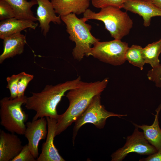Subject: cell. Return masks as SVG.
Returning a JSON list of instances; mask_svg holds the SVG:
<instances>
[{
    "instance_id": "12",
    "label": "cell",
    "mask_w": 161,
    "mask_h": 161,
    "mask_svg": "<svg viewBox=\"0 0 161 161\" xmlns=\"http://www.w3.org/2000/svg\"><path fill=\"white\" fill-rule=\"evenodd\" d=\"M22 142L14 133L0 131V161H11L22 149Z\"/></svg>"
},
{
    "instance_id": "16",
    "label": "cell",
    "mask_w": 161,
    "mask_h": 161,
    "mask_svg": "<svg viewBox=\"0 0 161 161\" xmlns=\"http://www.w3.org/2000/svg\"><path fill=\"white\" fill-rule=\"evenodd\" d=\"M38 23L26 19H18L15 18L5 19L0 22V38H4L21 32L27 28L35 30Z\"/></svg>"
},
{
    "instance_id": "26",
    "label": "cell",
    "mask_w": 161,
    "mask_h": 161,
    "mask_svg": "<svg viewBox=\"0 0 161 161\" xmlns=\"http://www.w3.org/2000/svg\"><path fill=\"white\" fill-rule=\"evenodd\" d=\"M147 76L148 79L154 82L157 87H161V67L155 70H150L148 71Z\"/></svg>"
},
{
    "instance_id": "11",
    "label": "cell",
    "mask_w": 161,
    "mask_h": 161,
    "mask_svg": "<svg viewBox=\"0 0 161 161\" xmlns=\"http://www.w3.org/2000/svg\"><path fill=\"white\" fill-rule=\"evenodd\" d=\"M123 8L142 16L144 26H149L152 17L161 16V9L150 0H127L124 4Z\"/></svg>"
},
{
    "instance_id": "2",
    "label": "cell",
    "mask_w": 161,
    "mask_h": 161,
    "mask_svg": "<svg viewBox=\"0 0 161 161\" xmlns=\"http://www.w3.org/2000/svg\"><path fill=\"white\" fill-rule=\"evenodd\" d=\"M81 80V77L52 85H47L39 92H32L27 97L25 106L27 110L36 112L33 120L49 117L57 119L59 115L57 107L65 93L76 87Z\"/></svg>"
},
{
    "instance_id": "8",
    "label": "cell",
    "mask_w": 161,
    "mask_h": 161,
    "mask_svg": "<svg viewBox=\"0 0 161 161\" xmlns=\"http://www.w3.org/2000/svg\"><path fill=\"white\" fill-rule=\"evenodd\" d=\"M135 128L132 134L127 136L126 142L111 155L112 161H122L128 154L135 153L141 155H149L157 151L150 144L145 138L143 132L134 126Z\"/></svg>"
},
{
    "instance_id": "20",
    "label": "cell",
    "mask_w": 161,
    "mask_h": 161,
    "mask_svg": "<svg viewBox=\"0 0 161 161\" xmlns=\"http://www.w3.org/2000/svg\"><path fill=\"white\" fill-rule=\"evenodd\" d=\"M143 48L140 46L133 45L127 49L125 55L126 61L142 70L145 62L142 53Z\"/></svg>"
},
{
    "instance_id": "14",
    "label": "cell",
    "mask_w": 161,
    "mask_h": 161,
    "mask_svg": "<svg viewBox=\"0 0 161 161\" xmlns=\"http://www.w3.org/2000/svg\"><path fill=\"white\" fill-rule=\"evenodd\" d=\"M3 51L0 55V64L6 59L23 53L26 44L25 35L18 32L4 38L3 39Z\"/></svg>"
},
{
    "instance_id": "17",
    "label": "cell",
    "mask_w": 161,
    "mask_h": 161,
    "mask_svg": "<svg viewBox=\"0 0 161 161\" xmlns=\"http://www.w3.org/2000/svg\"><path fill=\"white\" fill-rule=\"evenodd\" d=\"M161 110V104L155 110L156 114L154 115V120L153 123L150 126L145 124L138 125L132 123L134 126L143 130L146 139L157 151L161 150V129L159 122V115Z\"/></svg>"
},
{
    "instance_id": "25",
    "label": "cell",
    "mask_w": 161,
    "mask_h": 161,
    "mask_svg": "<svg viewBox=\"0 0 161 161\" xmlns=\"http://www.w3.org/2000/svg\"><path fill=\"white\" fill-rule=\"evenodd\" d=\"M36 159L33 156L29 148L28 144L23 146L19 154L11 161H35Z\"/></svg>"
},
{
    "instance_id": "28",
    "label": "cell",
    "mask_w": 161,
    "mask_h": 161,
    "mask_svg": "<svg viewBox=\"0 0 161 161\" xmlns=\"http://www.w3.org/2000/svg\"><path fill=\"white\" fill-rule=\"evenodd\" d=\"M157 7L161 9V0H150Z\"/></svg>"
},
{
    "instance_id": "23",
    "label": "cell",
    "mask_w": 161,
    "mask_h": 161,
    "mask_svg": "<svg viewBox=\"0 0 161 161\" xmlns=\"http://www.w3.org/2000/svg\"><path fill=\"white\" fill-rule=\"evenodd\" d=\"M13 10L11 6L4 0H0V20L15 18Z\"/></svg>"
},
{
    "instance_id": "7",
    "label": "cell",
    "mask_w": 161,
    "mask_h": 161,
    "mask_svg": "<svg viewBox=\"0 0 161 161\" xmlns=\"http://www.w3.org/2000/svg\"><path fill=\"white\" fill-rule=\"evenodd\" d=\"M129 47L127 43L121 40L99 41L92 47L91 56L102 62L119 66L126 61L125 55Z\"/></svg>"
},
{
    "instance_id": "3",
    "label": "cell",
    "mask_w": 161,
    "mask_h": 161,
    "mask_svg": "<svg viewBox=\"0 0 161 161\" xmlns=\"http://www.w3.org/2000/svg\"><path fill=\"white\" fill-rule=\"evenodd\" d=\"M61 18L66 25L69 39L75 44L72 51L74 58L80 61L85 56H91L92 45L93 46L100 40L91 34V26L73 13L61 16Z\"/></svg>"
},
{
    "instance_id": "6",
    "label": "cell",
    "mask_w": 161,
    "mask_h": 161,
    "mask_svg": "<svg viewBox=\"0 0 161 161\" xmlns=\"http://www.w3.org/2000/svg\"><path fill=\"white\" fill-rule=\"evenodd\" d=\"M101 95H97L93 98L86 109L75 121L73 130V143L78 131L84 125L91 123L97 128L101 129L104 127L108 117H116L121 118L127 115L126 114H116L106 110L104 106L101 104Z\"/></svg>"
},
{
    "instance_id": "24",
    "label": "cell",
    "mask_w": 161,
    "mask_h": 161,
    "mask_svg": "<svg viewBox=\"0 0 161 161\" xmlns=\"http://www.w3.org/2000/svg\"><path fill=\"white\" fill-rule=\"evenodd\" d=\"M34 76L24 72L18 83V97L24 95L25 91L28 84L33 78Z\"/></svg>"
},
{
    "instance_id": "27",
    "label": "cell",
    "mask_w": 161,
    "mask_h": 161,
    "mask_svg": "<svg viewBox=\"0 0 161 161\" xmlns=\"http://www.w3.org/2000/svg\"><path fill=\"white\" fill-rule=\"evenodd\" d=\"M140 161H161V150L148 155L145 158L140 159Z\"/></svg>"
},
{
    "instance_id": "4",
    "label": "cell",
    "mask_w": 161,
    "mask_h": 161,
    "mask_svg": "<svg viewBox=\"0 0 161 161\" xmlns=\"http://www.w3.org/2000/svg\"><path fill=\"white\" fill-rule=\"evenodd\" d=\"M114 6H108L101 9L98 13L88 9L83 13L82 19L86 22L89 19L102 21L105 29L115 39H121L128 35L132 27L133 22L126 12Z\"/></svg>"
},
{
    "instance_id": "1",
    "label": "cell",
    "mask_w": 161,
    "mask_h": 161,
    "mask_svg": "<svg viewBox=\"0 0 161 161\" xmlns=\"http://www.w3.org/2000/svg\"><path fill=\"white\" fill-rule=\"evenodd\" d=\"M109 78L101 81L86 82L80 80L77 86L69 91L66 96L69 105L57 119L55 136L60 134L75 122L89 106L93 98L101 94L107 86Z\"/></svg>"
},
{
    "instance_id": "13",
    "label": "cell",
    "mask_w": 161,
    "mask_h": 161,
    "mask_svg": "<svg viewBox=\"0 0 161 161\" xmlns=\"http://www.w3.org/2000/svg\"><path fill=\"white\" fill-rule=\"evenodd\" d=\"M38 5L36 11V18L39 23V27L43 35L46 37L49 32V24L61 23V16H57L51 1L49 0H36Z\"/></svg>"
},
{
    "instance_id": "5",
    "label": "cell",
    "mask_w": 161,
    "mask_h": 161,
    "mask_svg": "<svg viewBox=\"0 0 161 161\" xmlns=\"http://www.w3.org/2000/svg\"><path fill=\"white\" fill-rule=\"evenodd\" d=\"M27 97L24 95L11 99L6 97L0 101V124L10 133L24 134L28 115L21 106L25 103Z\"/></svg>"
},
{
    "instance_id": "22",
    "label": "cell",
    "mask_w": 161,
    "mask_h": 161,
    "mask_svg": "<svg viewBox=\"0 0 161 161\" xmlns=\"http://www.w3.org/2000/svg\"><path fill=\"white\" fill-rule=\"evenodd\" d=\"M127 0H90L94 7L102 8L108 6H114L120 9L123 8L125 3Z\"/></svg>"
},
{
    "instance_id": "21",
    "label": "cell",
    "mask_w": 161,
    "mask_h": 161,
    "mask_svg": "<svg viewBox=\"0 0 161 161\" xmlns=\"http://www.w3.org/2000/svg\"><path fill=\"white\" fill-rule=\"evenodd\" d=\"M23 73L24 72H22L16 75H13L6 78L7 83L6 88L10 90V97L11 99H14L18 97V83Z\"/></svg>"
},
{
    "instance_id": "18",
    "label": "cell",
    "mask_w": 161,
    "mask_h": 161,
    "mask_svg": "<svg viewBox=\"0 0 161 161\" xmlns=\"http://www.w3.org/2000/svg\"><path fill=\"white\" fill-rule=\"evenodd\" d=\"M12 7L14 12L15 18L33 21H37L31 10L32 7L38 4L36 0L27 1L26 0H4Z\"/></svg>"
},
{
    "instance_id": "19",
    "label": "cell",
    "mask_w": 161,
    "mask_h": 161,
    "mask_svg": "<svg viewBox=\"0 0 161 161\" xmlns=\"http://www.w3.org/2000/svg\"><path fill=\"white\" fill-rule=\"evenodd\" d=\"M142 53L145 63L152 67L151 70H155L161 67L159 58L161 53V39L143 48Z\"/></svg>"
},
{
    "instance_id": "15",
    "label": "cell",
    "mask_w": 161,
    "mask_h": 161,
    "mask_svg": "<svg viewBox=\"0 0 161 161\" xmlns=\"http://www.w3.org/2000/svg\"><path fill=\"white\" fill-rule=\"evenodd\" d=\"M90 0H51L56 13L60 16L73 13H83L89 6Z\"/></svg>"
},
{
    "instance_id": "9",
    "label": "cell",
    "mask_w": 161,
    "mask_h": 161,
    "mask_svg": "<svg viewBox=\"0 0 161 161\" xmlns=\"http://www.w3.org/2000/svg\"><path fill=\"white\" fill-rule=\"evenodd\" d=\"M47 126L46 119L44 117L26 123L24 135L28 141L27 144L29 149L36 159L38 157L39 142L41 140L47 137Z\"/></svg>"
},
{
    "instance_id": "10",
    "label": "cell",
    "mask_w": 161,
    "mask_h": 161,
    "mask_svg": "<svg viewBox=\"0 0 161 161\" xmlns=\"http://www.w3.org/2000/svg\"><path fill=\"white\" fill-rule=\"evenodd\" d=\"M47 125V134L46 141L41 147V152L36 159L37 161H65L61 156L54 144V138L55 137L57 119L46 117Z\"/></svg>"
}]
</instances>
